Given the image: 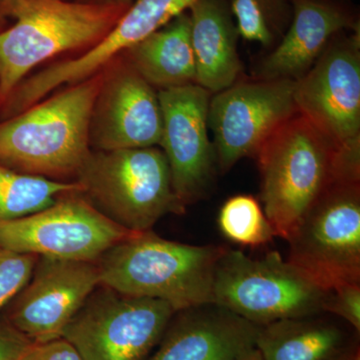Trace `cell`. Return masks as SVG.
<instances>
[{"mask_svg": "<svg viewBox=\"0 0 360 360\" xmlns=\"http://www.w3.org/2000/svg\"><path fill=\"white\" fill-rule=\"evenodd\" d=\"M226 246L193 245L139 232L99 258L101 285L175 310L212 303L215 265Z\"/></svg>", "mask_w": 360, "mask_h": 360, "instance_id": "6da1fadb", "label": "cell"}, {"mask_svg": "<svg viewBox=\"0 0 360 360\" xmlns=\"http://www.w3.org/2000/svg\"><path fill=\"white\" fill-rule=\"evenodd\" d=\"M103 82L96 73L0 123V165L40 176L77 175L91 153L90 120Z\"/></svg>", "mask_w": 360, "mask_h": 360, "instance_id": "7a4b0ae2", "label": "cell"}, {"mask_svg": "<svg viewBox=\"0 0 360 360\" xmlns=\"http://www.w3.org/2000/svg\"><path fill=\"white\" fill-rule=\"evenodd\" d=\"M262 202L276 236L288 241L310 208L338 180V150L300 112L258 150Z\"/></svg>", "mask_w": 360, "mask_h": 360, "instance_id": "3957f363", "label": "cell"}, {"mask_svg": "<svg viewBox=\"0 0 360 360\" xmlns=\"http://www.w3.org/2000/svg\"><path fill=\"white\" fill-rule=\"evenodd\" d=\"M15 22L0 33V103L34 66L61 52L99 42L122 18L115 4L4 0Z\"/></svg>", "mask_w": 360, "mask_h": 360, "instance_id": "277c9868", "label": "cell"}, {"mask_svg": "<svg viewBox=\"0 0 360 360\" xmlns=\"http://www.w3.org/2000/svg\"><path fill=\"white\" fill-rule=\"evenodd\" d=\"M77 176L82 193L131 231H150L168 213L186 212L175 195L167 158L155 146L91 153Z\"/></svg>", "mask_w": 360, "mask_h": 360, "instance_id": "5b68a950", "label": "cell"}, {"mask_svg": "<svg viewBox=\"0 0 360 360\" xmlns=\"http://www.w3.org/2000/svg\"><path fill=\"white\" fill-rule=\"evenodd\" d=\"M328 295L278 251L251 258L225 248L215 265L212 303L257 326L326 314Z\"/></svg>", "mask_w": 360, "mask_h": 360, "instance_id": "8992f818", "label": "cell"}, {"mask_svg": "<svg viewBox=\"0 0 360 360\" xmlns=\"http://www.w3.org/2000/svg\"><path fill=\"white\" fill-rule=\"evenodd\" d=\"M295 101L298 112L338 148L340 174L360 179L359 27L331 40L314 65L296 80Z\"/></svg>", "mask_w": 360, "mask_h": 360, "instance_id": "52a82bcc", "label": "cell"}, {"mask_svg": "<svg viewBox=\"0 0 360 360\" xmlns=\"http://www.w3.org/2000/svg\"><path fill=\"white\" fill-rule=\"evenodd\" d=\"M288 243L286 260L322 290L360 283V181H333Z\"/></svg>", "mask_w": 360, "mask_h": 360, "instance_id": "ba28073f", "label": "cell"}, {"mask_svg": "<svg viewBox=\"0 0 360 360\" xmlns=\"http://www.w3.org/2000/svg\"><path fill=\"white\" fill-rule=\"evenodd\" d=\"M84 303L63 330L82 360H146L175 310L162 300L105 288Z\"/></svg>", "mask_w": 360, "mask_h": 360, "instance_id": "9c48e42d", "label": "cell"}, {"mask_svg": "<svg viewBox=\"0 0 360 360\" xmlns=\"http://www.w3.org/2000/svg\"><path fill=\"white\" fill-rule=\"evenodd\" d=\"M70 193L46 210L0 221V248L56 259L96 262L139 232L106 217L84 198Z\"/></svg>", "mask_w": 360, "mask_h": 360, "instance_id": "30bf717a", "label": "cell"}, {"mask_svg": "<svg viewBox=\"0 0 360 360\" xmlns=\"http://www.w3.org/2000/svg\"><path fill=\"white\" fill-rule=\"evenodd\" d=\"M295 85L290 79H255L212 94L207 122L219 170L225 174L241 158H255L270 135L298 112Z\"/></svg>", "mask_w": 360, "mask_h": 360, "instance_id": "8fae6325", "label": "cell"}, {"mask_svg": "<svg viewBox=\"0 0 360 360\" xmlns=\"http://www.w3.org/2000/svg\"><path fill=\"white\" fill-rule=\"evenodd\" d=\"M158 94L162 112L160 146L175 195L186 208L205 198L217 174V156L208 136L212 94L196 84L158 90Z\"/></svg>", "mask_w": 360, "mask_h": 360, "instance_id": "7c38bea8", "label": "cell"}, {"mask_svg": "<svg viewBox=\"0 0 360 360\" xmlns=\"http://www.w3.org/2000/svg\"><path fill=\"white\" fill-rule=\"evenodd\" d=\"M98 285L96 262L42 257L8 324L35 343L60 338Z\"/></svg>", "mask_w": 360, "mask_h": 360, "instance_id": "4fadbf2b", "label": "cell"}, {"mask_svg": "<svg viewBox=\"0 0 360 360\" xmlns=\"http://www.w3.org/2000/svg\"><path fill=\"white\" fill-rule=\"evenodd\" d=\"M196 1L136 0L96 46L79 58L52 65L25 80L14 92V101L21 108H30L61 85L84 82L116 56L186 13Z\"/></svg>", "mask_w": 360, "mask_h": 360, "instance_id": "5bb4252c", "label": "cell"}, {"mask_svg": "<svg viewBox=\"0 0 360 360\" xmlns=\"http://www.w3.org/2000/svg\"><path fill=\"white\" fill-rule=\"evenodd\" d=\"M162 112L155 87L125 63L103 79L92 111L89 142L98 150L160 143Z\"/></svg>", "mask_w": 360, "mask_h": 360, "instance_id": "9a60e30c", "label": "cell"}, {"mask_svg": "<svg viewBox=\"0 0 360 360\" xmlns=\"http://www.w3.org/2000/svg\"><path fill=\"white\" fill-rule=\"evenodd\" d=\"M176 314L148 360H236L257 345L259 326L214 303Z\"/></svg>", "mask_w": 360, "mask_h": 360, "instance_id": "2e32d148", "label": "cell"}, {"mask_svg": "<svg viewBox=\"0 0 360 360\" xmlns=\"http://www.w3.org/2000/svg\"><path fill=\"white\" fill-rule=\"evenodd\" d=\"M357 27L338 7L319 0H293L290 27L258 66L255 77L296 82L314 65L335 35Z\"/></svg>", "mask_w": 360, "mask_h": 360, "instance_id": "e0dca14e", "label": "cell"}, {"mask_svg": "<svg viewBox=\"0 0 360 360\" xmlns=\"http://www.w3.org/2000/svg\"><path fill=\"white\" fill-rule=\"evenodd\" d=\"M340 321L319 314L271 322L260 326L255 347L264 360H352L357 331Z\"/></svg>", "mask_w": 360, "mask_h": 360, "instance_id": "ac0fdd59", "label": "cell"}, {"mask_svg": "<svg viewBox=\"0 0 360 360\" xmlns=\"http://www.w3.org/2000/svg\"><path fill=\"white\" fill-rule=\"evenodd\" d=\"M195 84L212 94L236 84L243 70L238 32L224 0H198L189 8Z\"/></svg>", "mask_w": 360, "mask_h": 360, "instance_id": "d6986e66", "label": "cell"}, {"mask_svg": "<svg viewBox=\"0 0 360 360\" xmlns=\"http://www.w3.org/2000/svg\"><path fill=\"white\" fill-rule=\"evenodd\" d=\"M123 53L127 63L156 89L195 84L189 13L180 14Z\"/></svg>", "mask_w": 360, "mask_h": 360, "instance_id": "ffe728a7", "label": "cell"}, {"mask_svg": "<svg viewBox=\"0 0 360 360\" xmlns=\"http://www.w3.org/2000/svg\"><path fill=\"white\" fill-rule=\"evenodd\" d=\"M84 193L79 182H61L20 174L0 165V221L21 219L46 210L59 194Z\"/></svg>", "mask_w": 360, "mask_h": 360, "instance_id": "44dd1931", "label": "cell"}, {"mask_svg": "<svg viewBox=\"0 0 360 360\" xmlns=\"http://www.w3.org/2000/svg\"><path fill=\"white\" fill-rule=\"evenodd\" d=\"M217 222L225 238L241 246L259 248L269 245L276 236L259 201L248 194L225 201Z\"/></svg>", "mask_w": 360, "mask_h": 360, "instance_id": "7402d4cb", "label": "cell"}, {"mask_svg": "<svg viewBox=\"0 0 360 360\" xmlns=\"http://www.w3.org/2000/svg\"><path fill=\"white\" fill-rule=\"evenodd\" d=\"M231 13L238 34L265 47L274 44L290 20L286 0H233Z\"/></svg>", "mask_w": 360, "mask_h": 360, "instance_id": "603a6c76", "label": "cell"}, {"mask_svg": "<svg viewBox=\"0 0 360 360\" xmlns=\"http://www.w3.org/2000/svg\"><path fill=\"white\" fill-rule=\"evenodd\" d=\"M37 255L0 248V309L30 283Z\"/></svg>", "mask_w": 360, "mask_h": 360, "instance_id": "cb8c5ba5", "label": "cell"}, {"mask_svg": "<svg viewBox=\"0 0 360 360\" xmlns=\"http://www.w3.org/2000/svg\"><path fill=\"white\" fill-rule=\"evenodd\" d=\"M324 312L347 322L360 331V283L345 284L329 290Z\"/></svg>", "mask_w": 360, "mask_h": 360, "instance_id": "d4e9b609", "label": "cell"}, {"mask_svg": "<svg viewBox=\"0 0 360 360\" xmlns=\"http://www.w3.org/2000/svg\"><path fill=\"white\" fill-rule=\"evenodd\" d=\"M25 360H82L75 347L63 338L34 343Z\"/></svg>", "mask_w": 360, "mask_h": 360, "instance_id": "484cf974", "label": "cell"}, {"mask_svg": "<svg viewBox=\"0 0 360 360\" xmlns=\"http://www.w3.org/2000/svg\"><path fill=\"white\" fill-rule=\"evenodd\" d=\"M34 343L11 324L0 326V360H25Z\"/></svg>", "mask_w": 360, "mask_h": 360, "instance_id": "4316f807", "label": "cell"}, {"mask_svg": "<svg viewBox=\"0 0 360 360\" xmlns=\"http://www.w3.org/2000/svg\"><path fill=\"white\" fill-rule=\"evenodd\" d=\"M236 360H264V359H262L259 350H258L257 347H255L253 349L241 355V356H239L238 359Z\"/></svg>", "mask_w": 360, "mask_h": 360, "instance_id": "83f0119b", "label": "cell"}, {"mask_svg": "<svg viewBox=\"0 0 360 360\" xmlns=\"http://www.w3.org/2000/svg\"><path fill=\"white\" fill-rule=\"evenodd\" d=\"M99 1H101L99 4H115V6L123 7L129 4L131 0H99Z\"/></svg>", "mask_w": 360, "mask_h": 360, "instance_id": "f1b7e54d", "label": "cell"}, {"mask_svg": "<svg viewBox=\"0 0 360 360\" xmlns=\"http://www.w3.org/2000/svg\"><path fill=\"white\" fill-rule=\"evenodd\" d=\"M352 360H360V354H357L356 355H355L354 359Z\"/></svg>", "mask_w": 360, "mask_h": 360, "instance_id": "f546056e", "label": "cell"}]
</instances>
